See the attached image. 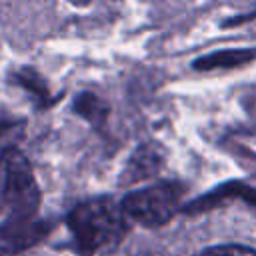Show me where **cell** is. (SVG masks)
Masks as SVG:
<instances>
[{"mask_svg":"<svg viewBox=\"0 0 256 256\" xmlns=\"http://www.w3.org/2000/svg\"><path fill=\"white\" fill-rule=\"evenodd\" d=\"M26 122L14 114L8 112H0V158L8 152L18 148V142L24 136Z\"/></svg>","mask_w":256,"mask_h":256,"instance_id":"cell-9","label":"cell"},{"mask_svg":"<svg viewBox=\"0 0 256 256\" xmlns=\"http://www.w3.org/2000/svg\"><path fill=\"white\" fill-rule=\"evenodd\" d=\"M184 188L176 182H158L136 192H130L122 200V210L128 220H134L148 228H158L170 222L182 206Z\"/></svg>","mask_w":256,"mask_h":256,"instance_id":"cell-3","label":"cell"},{"mask_svg":"<svg viewBox=\"0 0 256 256\" xmlns=\"http://www.w3.org/2000/svg\"><path fill=\"white\" fill-rule=\"evenodd\" d=\"M50 232L46 222H6L0 226V256H18L42 242Z\"/></svg>","mask_w":256,"mask_h":256,"instance_id":"cell-4","label":"cell"},{"mask_svg":"<svg viewBox=\"0 0 256 256\" xmlns=\"http://www.w3.org/2000/svg\"><path fill=\"white\" fill-rule=\"evenodd\" d=\"M14 82H16L22 90H26V92L30 94V98L34 100V104L40 106V108L48 106V104L54 100V98L50 96V92H48L46 82H44L34 70H28V68L18 70V72L14 74Z\"/></svg>","mask_w":256,"mask_h":256,"instance_id":"cell-8","label":"cell"},{"mask_svg":"<svg viewBox=\"0 0 256 256\" xmlns=\"http://www.w3.org/2000/svg\"><path fill=\"white\" fill-rule=\"evenodd\" d=\"M0 204L8 222H32L40 206V188L28 158L18 150H8L0 158Z\"/></svg>","mask_w":256,"mask_h":256,"instance_id":"cell-2","label":"cell"},{"mask_svg":"<svg viewBox=\"0 0 256 256\" xmlns=\"http://www.w3.org/2000/svg\"><path fill=\"white\" fill-rule=\"evenodd\" d=\"M76 112L80 116H84L88 122L92 124H102L104 118H106V112H108V106L104 104V100H100L96 94L92 92H84L76 98V104H74Z\"/></svg>","mask_w":256,"mask_h":256,"instance_id":"cell-10","label":"cell"},{"mask_svg":"<svg viewBox=\"0 0 256 256\" xmlns=\"http://www.w3.org/2000/svg\"><path fill=\"white\" fill-rule=\"evenodd\" d=\"M256 60V48H226L218 52H210L194 60V68L208 72V70H230L240 68Z\"/></svg>","mask_w":256,"mask_h":256,"instance_id":"cell-6","label":"cell"},{"mask_svg":"<svg viewBox=\"0 0 256 256\" xmlns=\"http://www.w3.org/2000/svg\"><path fill=\"white\" fill-rule=\"evenodd\" d=\"M162 164H164V152L160 150V146L144 144L126 162V166L120 174V182H122V186H134L138 182H144V180L156 176L162 170Z\"/></svg>","mask_w":256,"mask_h":256,"instance_id":"cell-5","label":"cell"},{"mask_svg":"<svg viewBox=\"0 0 256 256\" xmlns=\"http://www.w3.org/2000/svg\"><path fill=\"white\" fill-rule=\"evenodd\" d=\"M68 228L78 252L82 256H96L114 250L126 238L130 220L122 204L108 198H96L78 204L68 214Z\"/></svg>","mask_w":256,"mask_h":256,"instance_id":"cell-1","label":"cell"},{"mask_svg":"<svg viewBox=\"0 0 256 256\" xmlns=\"http://www.w3.org/2000/svg\"><path fill=\"white\" fill-rule=\"evenodd\" d=\"M224 198H244L248 204H252L256 208V188H250L246 184H238V182H230L214 192H210L208 196H204L202 200H196L192 204H188V212H200V210H208L212 208L218 200H224Z\"/></svg>","mask_w":256,"mask_h":256,"instance_id":"cell-7","label":"cell"},{"mask_svg":"<svg viewBox=\"0 0 256 256\" xmlns=\"http://www.w3.org/2000/svg\"><path fill=\"white\" fill-rule=\"evenodd\" d=\"M194 256H256V250L242 244H218V246L204 248Z\"/></svg>","mask_w":256,"mask_h":256,"instance_id":"cell-11","label":"cell"}]
</instances>
